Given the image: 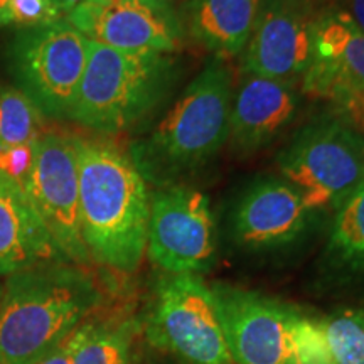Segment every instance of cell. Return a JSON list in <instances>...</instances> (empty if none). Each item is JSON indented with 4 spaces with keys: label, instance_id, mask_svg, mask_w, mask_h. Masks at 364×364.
Instances as JSON below:
<instances>
[{
    "label": "cell",
    "instance_id": "obj_1",
    "mask_svg": "<svg viewBox=\"0 0 364 364\" xmlns=\"http://www.w3.org/2000/svg\"><path fill=\"white\" fill-rule=\"evenodd\" d=\"M81 233L90 258L134 272L147 252L150 196L134 159L103 139L75 136Z\"/></svg>",
    "mask_w": 364,
    "mask_h": 364
},
{
    "label": "cell",
    "instance_id": "obj_17",
    "mask_svg": "<svg viewBox=\"0 0 364 364\" xmlns=\"http://www.w3.org/2000/svg\"><path fill=\"white\" fill-rule=\"evenodd\" d=\"M260 0H191L189 36L220 61L238 58L247 48Z\"/></svg>",
    "mask_w": 364,
    "mask_h": 364
},
{
    "label": "cell",
    "instance_id": "obj_8",
    "mask_svg": "<svg viewBox=\"0 0 364 364\" xmlns=\"http://www.w3.org/2000/svg\"><path fill=\"white\" fill-rule=\"evenodd\" d=\"M24 193L65 260H90L80 215V174L75 136L43 134L34 144V162Z\"/></svg>",
    "mask_w": 364,
    "mask_h": 364
},
{
    "label": "cell",
    "instance_id": "obj_11",
    "mask_svg": "<svg viewBox=\"0 0 364 364\" xmlns=\"http://www.w3.org/2000/svg\"><path fill=\"white\" fill-rule=\"evenodd\" d=\"M65 19L86 39L125 53L172 54L184 41L174 9L159 0H85Z\"/></svg>",
    "mask_w": 364,
    "mask_h": 364
},
{
    "label": "cell",
    "instance_id": "obj_18",
    "mask_svg": "<svg viewBox=\"0 0 364 364\" xmlns=\"http://www.w3.org/2000/svg\"><path fill=\"white\" fill-rule=\"evenodd\" d=\"M327 252L341 272L364 280V181L336 213Z\"/></svg>",
    "mask_w": 364,
    "mask_h": 364
},
{
    "label": "cell",
    "instance_id": "obj_19",
    "mask_svg": "<svg viewBox=\"0 0 364 364\" xmlns=\"http://www.w3.org/2000/svg\"><path fill=\"white\" fill-rule=\"evenodd\" d=\"M136 326L132 321L83 322V338L75 353L73 364H132V349Z\"/></svg>",
    "mask_w": 364,
    "mask_h": 364
},
{
    "label": "cell",
    "instance_id": "obj_5",
    "mask_svg": "<svg viewBox=\"0 0 364 364\" xmlns=\"http://www.w3.org/2000/svg\"><path fill=\"white\" fill-rule=\"evenodd\" d=\"M279 164L309 211L339 209L364 181V135L344 118L316 122L295 136Z\"/></svg>",
    "mask_w": 364,
    "mask_h": 364
},
{
    "label": "cell",
    "instance_id": "obj_29",
    "mask_svg": "<svg viewBox=\"0 0 364 364\" xmlns=\"http://www.w3.org/2000/svg\"><path fill=\"white\" fill-rule=\"evenodd\" d=\"M159 2H164V4H167V6H171V4L177 2V0H159Z\"/></svg>",
    "mask_w": 364,
    "mask_h": 364
},
{
    "label": "cell",
    "instance_id": "obj_28",
    "mask_svg": "<svg viewBox=\"0 0 364 364\" xmlns=\"http://www.w3.org/2000/svg\"><path fill=\"white\" fill-rule=\"evenodd\" d=\"M7 2L9 0H0V22H2V16H4V11H6Z\"/></svg>",
    "mask_w": 364,
    "mask_h": 364
},
{
    "label": "cell",
    "instance_id": "obj_23",
    "mask_svg": "<svg viewBox=\"0 0 364 364\" xmlns=\"http://www.w3.org/2000/svg\"><path fill=\"white\" fill-rule=\"evenodd\" d=\"M295 364H332L329 348L318 318H309L297 314L294 324Z\"/></svg>",
    "mask_w": 364,
    "mask_h": 364
},
{
    "label": "cell",
    "instance_id": "obj_9",
    "mask_svg": "<svg viewBox=\"0 0 364 364\" xmlns=\"http://www.w3.org/2000/svg\"><path fill=\"white\" fill-rule=\"evenodd\" d=\"M216 235L209 199L188 186H167L150 198L147 252L171 275L208 270Z\"/></svg>",
    "mask_w": 364,
    "mask_h": 364
},
{
    "label": "cell",
    "instance_id": "obj_21",
    "mask_svg": "<svg viewBox=\"0 0 364 364\" xmlns=\"http://www.w3.org/2000/svg\"><path fill=\"white\" fill-rule=\"evenodd\" d=\"M332 364H364V307H349L318 318Z\"/></svg>",
    "mask_w": 364,
    "mask_h": 364
},
{
    "label": "cell",
    "instance_id": "obj_13",
    "mask_svg": "<svg viewBox=\"0 0 364 364\" xmlns=\"http://www.w3.org/2000/svg\"><path fill=\"white\" fill-rule=\"evenodd\" d=\"M235 364H295L297 311L241 290H215Z\"/></svg>",
    "mask_w": 364,
    "mask_h": 364
},
{
    "label": "cell",
    "instance_id": "obj_14",
    "mask_svg": "<svg viewBox=\"0 0 364 364\" xmlns=\"http://www.w3.org/2000/svg\"><path fill=\"white\" fill-rule=\"evenodd\" d=\"M295 112L294 83L245 73L231 100V142L241 152L260 149L294 120Z\"/></svg>",
    "mask_w": 364,
    "mask_h": 364
},
{
    "label": "cell",
    "instance_id": "obj_27",
    "mask_svg": "<svg viewBox=\"0 0 364 364\" xmlns=\"http://www.w3.org/2000/svg\"><path fill=\"white\" fill-rule=\"evenodd\" d=\"M51 2L54 4V7L61 12V16L66 17L68 14L75 11V9L78 7L80 4H83L85 0H51Z\"/></svg>",
    "mask_w": 364,
    "mask_h": 364
},
{
    "label": "cell",
    "instance_id": "obj_26",
    "mask_svg": "<svg viewBox=\"0 0 364 364\" xmlns=\"http://www.w3.org/2000/svg\"><path fill=\"white\" fill-rule=\"evenodd\" d=\"M354 26L364 34V0H348V11H346Z\"/></svg>",
    "mask_w": 364,
    "mask_h": 364
},
{
    "label": "cell",
    "instance_id": "obj_30",
    "mask_svg": "<svg viewBox=\"0 0 364 364\" xmlns=\"http://www.w3.org/2000/svg\"><path fill=\"white\" fill-rule=\"evenodd\" d=\"M2 295H4V284L0 282V300H2Z\"/></svg>",
    "mask_w": 364,
    "mask_h": 364
},
{
    "label": "cell",
    "instance_id": "obj_20",
    "mask_svg": "<svg viewBox=\"0 0 364 364\" xmlns=\"http://www.w3.org/2000/svg\"><path fill=\"white\" fill-rule=\"evenodd\" d=\"M43 112L21 88L0 90V147L29 145L43 135Z\"/></svg>",
    "mask_w": 364,
    "mask_h": 364
},
{
    "label": "cell",
    "instance_id": "obj_15",
    "mask_svg": "<svg viewBox=\"0 0 364 364\" xmlns=\"http://www.w3.org/2000/svg\"><path fill=\"white\" fill-rule=\"evenodd\" d=\"M307 215L302 196L289 182L262 181L236 209V240L247 248L280 247L304 230Z\"/></svg>",
    "mask_w": 364,
    "mask_h": 364
},
{
    "label": "cell",
    "instance_id": "obj_12",
    "mask_svg": "<svg viewBox=\"0 0 364 364\" xmlns=\"http://www.w3.org/2000/svg\"><path fill=\"white\" fill-rule=\"evenodd\" d=\"M316 24L307 0H260L243 51L245 71L294 83L312 63Z\"/></svg>",
    "mask_w": 364,
    "mask_h": 364
},
{
    "label": "cell",
    "instance_id": "obj_10",
    "mask_svg": "<svg viewBox=\"0 0 364 364\" xmlns=\"http://www.w3.org/2000/svg\"><path fill=\"white\" fill-rule=\"evenodd\" d=\"M304 93L339 108L341 117L364 135V34L346 11L326 14L316 24Z\"/></svg>",
    "mask_w": 364,
    "mask_h": 364
},
{
    "label": "cell",
    "instance_id": "obj_3",
    "mask_svg": "<svg viewBox=\"0 0 364 364\" xmlns=\"http://www.w3.org/2000/svg\"><path fill=\"white\" fill-rule=\"evenodd\" d=\"M231 100L230 68L213 59L132 157L142 176L166 182L203 167L230 139Z\"/></svg>",
    "mask_w": 364,
    "mask_h": 364
},
{
    "label": "cell",
    "instance_id": "obj_24",
    "mask_svg": "<svg viewBox=\"0 0 364 364\" xmlns=\"http://www.w3.org/2000/svg\"><path fill=\"white\" fill-rule=\"evenodd\" d=\"M34 144L0 147V172L24 186L34 162Z\"/></svg>",
    "mask_w": 364,
    "mask_h": 364
},
{
    "label": "cell",
    "instance_id": "obj_6",
    "mask_svg": "<svg viewBox=\"0 0 364 364\" xmlns=\"http://www.w3.org/2000/svg\"><path fill=\"white\" fill-rule=\"evenodd\" d=\"M88 61V39L66 19L21 29L11 46V63L21 90L43 115L70 118Z\"/></svg>",
    "mask_w": 364,
    "mask_h": 364
},
{
    "label": "cell",
    "instance_id": "obj_22",
    "mask_svg": "<svg viewBox=\"0 0 364 364\" xmlns=\"http://www.w3.org/2000/svg\"><path fill=\"white\" fill-rule=\"evenodd\" d=\"M61 19L65 17L54 7L51 0H9L0 29L4 27L33 29V27L54 24Z\"/></svg>",
    "mask_w": 364,
    "mask_h": 364
},
{
    "label": "cell",
    "instance_id": "obj_4",
    "mask_svg": "<svg viewBox=\"0 0 364 364\" xmlns=\"http://www.w3.org/2000/svg\"><path fill=\"white\" fill-rule=\"evenodd\" d=\"M174 75L172 54L125 53L88 39V61L70 118L100 134H120L166 98Z\"/></svg>",
    "mask_w": 364,
    "mask_h": 364
},
{
    "label": "cell",
    "instance_id": "obj_7",
    "mask_svg": "<svg viewBox=\"0 0 364 364\" xmlns=\"http://www.w3.org/2000/svg\"><path fill=\"white\" fill-rule=\"evenodd\" d=\"M150 339L188 364H235L215 290L194 273L161 280Z\"/></svg>",
    "mask_w": 364,
    "mask_h": 364
},
{
    "label": "cell",
    "instance_id": "obj_2",
    "mask_svg": "<svg viewBox=\"0 0 364 364\" xmlns=\"http://www.w3.org/2000/svg\"><path fill=\"white\" fill-rule=\"evenodd\" d=\"M93 280L58 262L7 277L0 300V364H31L51 351L98 306Z\"/></svg>",
    "mask_w": 364,
    "mask_h": 364
},
{
    "label": "cell",
    "instance_id": "obj_16",
    "mask_svg": "<svg viewBox=\"0 0 364 364\" xmlns=\"http://www.w3.org/2000/svg\"><path fill=\"white\" fill-rule=\"evenodd\" d=\"M65 260L24 188L0 172V275Z\"/></svg>",
    "mask_w": 364,
    "mask_h": 364
},
{
    "label": "cell",
    "instance_id": "obj_25",
    "mask_svg": "<svg viewBox=\"0 0 364 364\" xmlns=\"http://www.w3.org/2000/svg\"><path fill=\"white\" fill-rule=\"evenodd\" d=\"M81 338H83V324L78 329L73 331L58 346H54L51 351L44 353L43 356L31 364H73V359H75V353L78 349Z\"/></svg>",
    "mask_w": 364,
    "mask_h": 364
}]
</instances>
